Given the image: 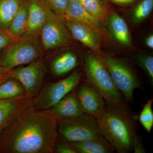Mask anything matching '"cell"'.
<instances>
[{
    "mask_svg": "<svg viewBox=\"0 0 153 153\" xmlns=\"http://www.w3.org/2000/svg\"><path fill=\"white\" fill-rule=\"evenodd\" d=\"M109 1L117 5L124 7V6L130 5L133 4L137 0H109Z\"/></svg>",
    "mask_w": 153,
    "mask_h": 153,
    "instance_id": "f546056e",
    "label": "cell"
},
{
    "mask_svg": "<svg viewBox=\"0 0 153 153\" xmlns=\"http://www.w3.org/2000/svg\"><path fill=\"white\" fill-rule=\"evenodd\" d=\"M47 67L42 58L35 60L27 66L13 69L11 77L22 83L28 95L34 98L42 88Z\"/></svg>",
    "mask_w": 153,
    "mask_h": 153,
    "instance_id": "9c48e42d",
    "label": "cell"
},
{
    "mask_svg": "<svg viewBox=\"0 0 153 153\" xmlns=\"http://www.w3.org/2000/svg\"><path fill=\"white\" fill-rule=\"evenodd\" d=\"M105 25L118 43L124 47H131V38L128 26L124 19L118 14L111 12L107 19Z\"/></svg>",
    "mask_w": 153,
    "mask_h": 153,
    "instance_id": "2e32d148",
    "label": "cell"
},
{
    "mask_svg": "<svg viewBox=\"0 0 153 153\" xmlns=\"http://www.w3.org/2000/svg\"><path fill=\"white\" fill-rule=\"evenodd\" d=\"M22 0H0V31L7 33Z\"/></svg>",
    "mask_w": 153,
    "mask_h": 153,
    "instance_id": "ffe728a7",
    "label": "cell"
},
{
    "mask_svg": "<svg viewBox=\"0 0 153 153\" xmlns=\"http://www.w3.org/2000/svg\"><path fill=\"white\" fill-rule=\"evenodd\" d=\"M49 10L62 16L66 12L69 0H43Z\"/></svg>",
    "mask_w": 153,
    "mask_h": 153,
    "instance_id": "484cf974",
    "label": "cell"
},
{
    "mask_svg": "<svg viewBox=\"0 0 153 153\" xmlns=\"http://www.w3.org/2000/svg\"><path fill=\"white\" fill-rule=\"evenodd\" d=\"M84 9L102 25H105L106 20L111 13L108 5L99 0H77Z\"/></svg>",
    "mask_w": 153,
    "mask_h": 153,
    "instance_id": "44dd1931",
    "label": "cell"
},
{
    "mask_svg": "<svg viewBox=\"0 0 153 153\" xmlns=\"http://www.w3.org/2000/svg\"><path fill=\"white\" fill-rule=\"evenodd\" d=\"M57 121L31 103L0 132V153H54Z\"/></svg>",
    "mask_w": 153,
    "mask_h": 153,
    "instance_id": "6da1fadb",
    "label": "cell"
},
{
    "mask_svg": "<svg viewBox=\"0 0 153 153\" xmlns=\"http://www.w3.org/2000/svg\"><path fill=\"white\" fill-rule=\"evenodd\" d=\"M82 74L74 71L70 75L56 82H50L42 87L38 94L32 100V106L38 111L52 108L67 94L79 85Z\"/></svg>",
    "mask_w": 153,
    "mask_h": 153,
    "instance_id": "8992f818",
    "label": "cell"
},
{
    "mask_svg": "<svg viewBox=\"0 0 153 153\" xmlns=\"http://www.w3.org/2000/svg\"><path fill=\"white\" fill-rule=\"evenodd\" d=\"M33 97L26 94L10 100H0V132L28 107Z\"/></svg>",
    "mask_w": 153,
    "mask_h": 153,
    "instance_id": "4fadbf2b",
    "label": "cell"
},
{
    "mask_svg": "<svg viewBox=\"0 0 153 153\" xmlns=\"http://www.w3.org/2000/svg\"><path fill=\"white\" fill-rule=\"evenodd\" d=\"M12 70L0 66V84L11 77Z\"/></svg>",
    "mask_w": 153,
    "mask_h": 153,
    "instance_id": "f1b7e54d",
    "label": "cell"
},
{
    "mask_svg": "<svg viewBox=\"0 0 153 153\" xmlns=\"http://www.w3.org/2000/svg\"><path fill=\"white\" fill-rule=\"evenodd\" d=\"M134 61L144 71L151 83H153V56L145 53H140L134 55Z\"/></svg>",
    "mask_w": 153,
    "mask_h": 153,
    "instance_id": "cb8c5ba5",
    "label": "cell"
},
{
    "mask_svg": "<svg viewBox=\"0 0 153 153\" xmlns=\"http://www.w3.org/2000/svg\"><path fill=\"white\" fill-rule=\"evenodd\" d=\"M44 49L40 36L25 34L7 46L0 55V66L13 69L42 58Z\"/></svg>",
    "mask_w": 153,
    "mask_h": 153,
    "instance_id": "277c9868",
    "label": "cell"
},
{
    "mask_svg": "<svg viewBox=\"0 0 153 153\" xmlns=\"http://www.w3.org/2000/svg\"><path fill=\"white\" fill-rule=\"evenodd\" d=\"M40 37L44 50H49L66 46L70 44L72 37L63 18L48 9Z\"/></svg>",
    "mask_w": 153,
    "mask_h": 153,
    "instance_id": "ba28073f",
    "label": "cell"
},
{
    "mask_svg": "<svg viewBox=\"0 0 153 153\" xmlns=\"http://www.w3.org/2000/svg\"><path fill=\"white\" fill-rule=\"evenodd\" d=\"M99 55L126 101L133 102L134 91L141 87V83L132 68L124 60L101 52Z\"/></svg>",
    "mask_w": 153,
    "mask_h": 153,
    "instance_id": "5b68a950",
    "label": "cell"
},
{
    "mask_svg": "<svg viewBox=\"0 0 153 153\" xmlns=\"http://www.w3.org/2000/svg\"><path fill=\"white\" fill-rule=\"evenodd\" d=\"M78 55L71 51H66L54 57L50 63V70L55 77L64 76L79 65Z\"/></svg>",
    "mask_w": 153,
    "mask_h": 153,
    "instance_id": "ac0fdd59",
    "label": "cell"
},
{
    "mask_svg": "<svg viewBox=\"0 0 153 153\" xmlns=\"http://www.w3.org/2000/svg\"><path fill=\"white\" fill-rule=\"evenodd\" d=\"M145 43L146 46L151 49H153V35L152 34H150L146 38Z\"/></svg>",
    "mask_w": 153,
    "mask_h": 153,
    "instance_id": "4dcf8cb0",
    "label": "cell"
},
{
    "mask_svg": "<svg viewBox=\"0 0 153 153\" xmlns=\"http://www.w3.org/2000/svg\"><path fill=\"white\" fill-rule=\"evenodd\" d=\"M83 70L86 81L101 94L107 104L118 107L127 105L99 55L86 53L84 55Z\"/></svg>",
    "mask_w": 153,
    "mask_h": 153,
    "instance_id": "3957f363",
    "label": "cell"
},
{
    "mask_svg": "<svg viewBox=\"0 0 153 153\" xmlns=\"http://www.w3.org/2000/svg\"><path fill=\"white\" fill-rule=\"evenodd\" d=\"M76 153L71 147L69 142L62 138L58 139L54 148V153Z\"/></svg>",
    "mask_w": 153,
    "mask_h": 153,
    "instance_id": "4316f807",
    "label": "cell"
},
{
    "mask_svg": "<svg viewBox=\"0 0 153 153\" xmlns=\"http://www.w3.org/2000/svg\"><path fill=\"white\" fill-rule=\"evenodd\" d=\"M28 19V0H22L21 5L9 26L7 33L19 38L27 33Z\"/></svg>",
    "mask_w": 153,
    "mask_h": 153,
    "instance_id": "d6986e66",
    "label": "cell"
},
{
    "mask_svg": "<svg viewBox=\"0 0 153 153\" xmlns=\"http://www.w3.org/2000/svg\"><path fill=\"white\" fill-rule=\"evenodd\" d=\"M57 131L62 139L68 142H78L100 134L97 120L84 113L79 116L57 121Z\"/></svg>",
    "mask_w": 153,
    "mask_h": 153,
    "instance_id": "52a82bcc",
    "label": "cell"
},
{
    "mask_svg": "<svg viewBox=\"0 0 153 153\" xmlns=\"http://www.w3.org/2000/svg\"><path fill=\"white\" fill-rule=\"evenodd\" d=\"M61 17L65 20L84 23L93 28L101 37L105 36L103 25L90 15L77 0H69L66 12Z\"/></svg>",
    "mask_w": 153,
    "mask_h": 153,
    "instance_id": "5bb4252c",
    "label": "cell"
},
{
    "mask_svg": "<svg viewBox=\"0 0 153 153\" xmlns=\"http://www.w3.org/2000/svg\"><path fill=\"white\" fill-rule=\"evenodd\" d=\"M153 99H148L139 117L140 123L148 133H150L153 127Z\"/></svg>",
    "mask_w": 153,
    "mask_h": 153,
    "instance_id": "d4e9b609",
    "label": "cell"
},
{
    "mask_svg": "<svg viewBox=\"0 0 153 153\" xmlns=\"http://www.w3.org/2000/svg\"><path fill=\"white\" fill-rule=\"evenodd\" d=\"M23 85L16 78L10 77L0 84V100H5L26 95Z\"/></svg>",
    "mask_w": 153,
    "mask_h": 153,
    "instance_id": "7402d4cb",
    "label": "cell"
},
{
    "mask_svg": "<svg viewBox=\"0 0 153 153\" xmlns=\"http://www.w3.org/2000/svg\"><path fill=\"white\" fill-rule=\"evenodd\" d=\"M153 8V0H141L132 9L130 19L134 25L143 22L149 16Z\"/></svg>",
    "mask_w": 153,
    "mask_h": 153,
    "instance_id": "603a6c76",
    "label": "cell"
},
{
    "mask_svg": "<svg viewBox=\"0 0 153 153\" xmlns=\"http://www.w3.org/2000/svg\"><path fill=\"white\" fill-rule=\"evenodd\" d=\"M44 111L51 114L57 120L73 118L85 113L76 96L75 89L52 108Z\"/></svg>",
    "mask_w": 153,
    "mask_h": 153,
    "instance_id": "7c38bea8",
    "label": "cell"
},
{
    "mask_svg": "<svg viewBox=\"0 0 153 153\" xmlns=\"http://www.w3.org/2000/svg\"><path fill=\"white\" fill-rule=\"evenodd\" d=\"M69 143L76 153H112L115 151L101 134L83 141Z\"/></svg>",
    "mask_w": 153,
    "mask_h": 153,
    "instance_id": "e0dca14e",
    "label": "cell"
},
{
    "mask_svg": "<svg viewBox=\"0 0 153 153\" xmlns=\"http://www.w3.org/2000/svg\"><path fill=\"white\" fill-rule=\"evenodd\" d=\"M75 92L85 113L98 119L104 113L106 103L101 94L87 81L75 88Z\"/></svg>",
    "mask_w": 153,
    "mask_h": 153,
    "instance_id": "30bf717a",
    "label": "cell"
},
{
    "mask_svg": "<svg viewBox=\"0 0 153 153\" xmlns=\"http://www.w3.org/2000/svg\"><path fill=\"white\" fill-rule=\"evenodd\" d=\"M100 1L102 2L104 4H105L108 5V0H99Z\"/></svg>",
    "mask_w": 153,
    "mask_h": 153,
    "instance_id": "1f68e13d",
    "label": "cell"
},
{
    "mask_svg": "<svg viewBox=\"0 0 153 153\" xmlns=\"http://www.w3.org/2000/svg\"><path fill=\"white\" fill-rule=\"evenodd\" d=\"M63 20L72 37L95 54L100 55L101 36L95 30L82 22Z\"/></svg>",
    "mask_w": 153,
    "mask_h": 153,
    "instance_id": "8fae6325",
    "label": "cell"
},
{
    "mask_svg": "<svg viewBox=\"0 0 153 153\" xmlns=\"http://www.w3.org/2000/svg\"><path fill=\"white\" fill-rule=\"evenodd\" d=\"M48 9L43 0H28V25L26 34L40 36L47 20Z\"/></svg>",
    "mask_w": 153,
    "mask_h": 153,
    "instance_id": "9a60e30c",
    "label": "cell"
},
{
    "mask_svg": "<svg viewBox=\"0 0 153 153\" xmlns=\"http://www.w3.org/2000/svg\"><path fill=\"white\" fill-rule=\"evenodd\" d=\"M17 39L10 36L7 33L0 31V51Z\"/></svg>",
    "mask_w": 153,
    "mask_h": 153,
    "instance_id": "83f0119b",
    "label": "cell"
},
{
    "mask_svg": "<svg viewBox=\"0 0 153 153\" xmlns=\"http://www.w3.org/2000/svg\"><path fill=\"white\" fill-rule=\"evenodd\" d=\"M97 120L100 134L115 150L119 153L133 152L140 138L128 105L118 107L106 104L103 115Z\"/></svg>",
    "mask_w": 153,
    "mask_h": 153,
    "instance_id": "7a4b0ae2",
    "label": "cell"
}]
</instances>
